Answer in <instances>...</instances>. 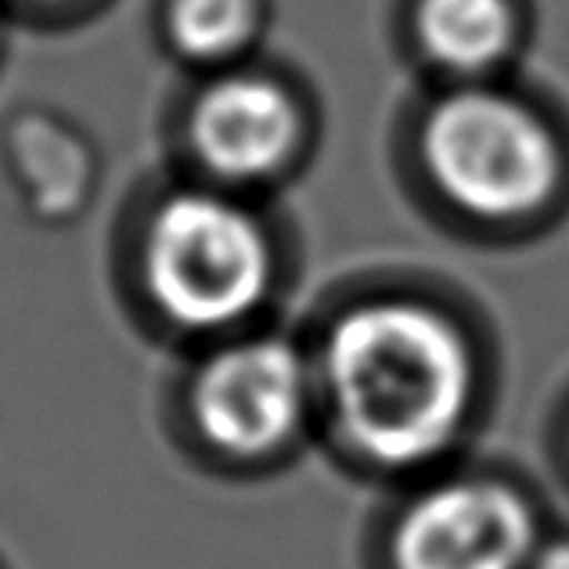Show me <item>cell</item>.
<instances>
[{"label":"cell","mask_w":569,"mask_h":569,"mask_svg":"<svg viewBox=\"0 0 569 569\" xmlns=\"http://www.w3.org/2000/svg\"><path fill=\"white\" fill-rule=\"evenodd\" d=\"M260 0H170L167 29L173 48L194 62L234 54L257 33Z\"/></svg>","instance_id":"ba28073f"},{"label":"cell","mask_w":569,"mask_h":569,"mask_svg":"<svg viewBox=\"0 0 569 569\" xmlns=\"http://www.w3.org/2000/svg\"><path fill=\"white\" fill-rule=\"evenodd\" d=\"M318 397L303 353L284 339H242L217 350L191 382V422L231 458H267L296 440Z\"/></svg>","instance_id":"277c9868"},{"label":"cell","mask_w":569,"mask_h":569,"mask_svg":"<svg viewBox=\"0 0 569 569\" xmlns=\"http://www.w3.org/2000/svg\"><path fill=\"white\" fill-rule=\"evenodd\" d=\"M437 188L476 217H519L559 184V148L533 112L490 91L440 101L422 130Z\"/></svg>","instance_id":"3957f363"},{"label":"cell","mask_w":569,"mask_h":569,"mask_svg":"<svg viewBox=\"0 0 569 569\" xmlns=\"http://www.w3.org/2000/svg\"><path fill=\"white\" fill-rule=\"evenodd\" d=\"M541 551L533 505L498 479H451L403 508L393 569H530Z\"/></svg>","instance_id":"5b68a950"},{"label":"cell","mask_w":569,"mask_h":569,"mask_svg":"<svg viewBox=\"0 0 569 569\" xmlns=\"http://www.w3.org/2000/svg\"><path fill=\"white\" fill-rule=\"evenodd\" d=\"M191 148L223 181H263L299 141V112L281 87L252 77L213 83L191 109Z\"/></svg>","instance_id":"8992f818"},{"label":"cell","mask_w":569,"mask_h":569,"mask_svg":"<svg viewBox=\"0 0 569 569\" xmlns=\"http://www.w3.org/2000/svg\"><path fill=\"white\" fill-rule=\"evenodd\" d=\"M313 379L339 440L386 472L443 458L476 403L469 339L411 299H371L342 313L328 328Z\"/></svg>","instance_id":"6da1fadb"},{"label":"cell","mask_w":569,"mask_h":569,"mask_svg":"<svg viewBox=\"0 0 569 569\" xmlns=\"http://www.w3.org/2000/svg\"><path fill=\"white\" fill-rule=\"evenodd\" d=\"M530 569H569V545H541Z\"/></svg>","instance_id":"9c48e42d"},{"label":"cell","mask_w":569,"mask_h":569,"mask_svg":"<svg viewBox=\"0 0 569 569\" xmlns=\"http://www.w3.org/2000/svg\"><path fill=\"white\" fill-rule=\"evenodd\" d=\"M274 281L260 220L223 194L181 191L159 206L144 238V284L159 313L188 332L252 318Z\"/></svg>","instance_id":"7a4b0ae2"},{"label":"cell","mask_w":569,"mask_h":569,"mask_svg":"<svg viewBox=\"0 0 569 569\" xmlns=\"http://www.w3.org/2000/svg\"><path fill=\"white\" fill-rule=\"evenodd\" d=\"M415 26L422 51L451 72H483L512 48L508 0H422Z\"/></svg>","instance_id":"52a82bcc"}]
</instances>
